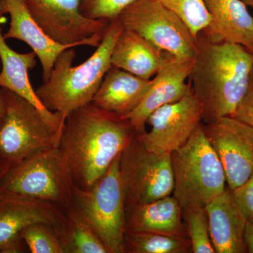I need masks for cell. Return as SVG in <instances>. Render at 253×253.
<instances>
[{
	"label": "cell",
	"instance_id": "obj_14",
	"mask_svg": "<svg viewBox=\"0 0 253 253\" xmlns=\"http://www.w3.org/2000/svg\"><path fill=\"white\" fill-rule=\"evenodd\" d=\"M194 59L172 58L151 79L149 90L135 109L123 117L136 134L146 131V125L156 110L182 99L191 87L189 81Z\"/></svg>",
	"mask_w": 253,
	"mask_h": 253
},
{
	"label": "cell",
	"instance_id": "obj_7",
	"mask_svg": "<svg viewBox=\"0 0 253 253\" xmlns=\"http://www.w3.org/2000/svg\"><path fill=\"white\" fill-rule=\"evenodd\" d=\"M1 91L0 160L13 166L37 153L58 148L59 135L38 108L22 96Z\"/></svg>",
	"mask_w": 253,
	"mask_h": 253
},
{
	"label": "cell",
	"instance_id": "obj_32",
	"mask_svg": "<svg viewBox=\"0 0 253 253\" xmlns=\"http://www.w3.org/2000/svg\"><path fill=\"white\" fill-rule=\"evenodd\" d=\"M248 7L251 8L253 11V0H241Z\"/></svg>",
	"mask_w": 253,
	"mask_h": 253
},
{
	"label": "cell",
	"instance_id": "obj_4",
	"mask_svg": "<svg viewBox=\"0 0 253 253\" xmlns=\"http://www.w3.org/2000/svg\"><path fill=\"white\" fill-rule=\"evenodd\" d=\"M173 194L182 211L205 208L226 190L224 168L200 125L184 146L171 154Z\"/></svg>",
	"mask_w": 253,
	"mask_h": 253
},
{
	"label": "cell",
	"instance_id": "obj_13",
	"mask_svg": "<svg viewBox=\"0 0 253 253\" xmlns=\"http://www.w3.org/2000/svg\"><path fill=\"white\" fill-rule=\"evenodd\" d=\"M66 211L45 201L3 194L0 199V253H24L21 231L42 223L59 231L64 225Z\"/></svg>",
	"mask_w": 253,
	"mask_h": 253
},
{
	"label": "cell",
	"instance_id": "obj_9",
	"mask_svg": "<svg viewBox=\"0 0 253 253\" xmlns=\"http://www.w3.org/2000/svg\"><path fill=\"white\" fill-rule=\"evenodd\" d=\"M123 28L136 32L178 59H194L197 40L185 23L157 0H134L118 15Z\"/></svg>",
	"mask_w": 253,
	"mask_h": 253
},
{
	"label": "cell",
	"instance_id": "obj_19",
	"mask_svg": "<svg viewBox=\"0 0 253 253\" xmlns=\"http://www.w3.org/2000/svg\"><path fill=\"white\" fill-rule=\"evenodd\" d=\"M172 58L136 32L123 28L113 46L111 63L114 67L150 80Z\"/></svg>",
	"mask_w": 253,
	"mask_h": 253
},
{
	"label": "cell",
	"instance_id": "obj_1",
	"mask_svg": "<svg viewBox=\"0 0 253 253\" xmlns=\"http://www.w3.org/2000/svg\"><path fill=\"white\" fill-rule=\"evenodd\" d=\"M134 133L126 120L92 103L70 113L61 129L58 149L69 166L75 186L92 187Z\"/></svg>",
	"mask_w": 253,
	"mask_h": 253
},
{
	"label": "cell",
	"instance_id": "obj_15",
	"mask_svg": "<svg viewBox=\"0 0 253 253\" xmlns=\"http://www.w3.org/2000/svg\"><path fill=\"white\" fill-rule=\"evenodd\" d=\"M5 14L11 21L4 38L24 42L39 59L42 67L43 83L49 81L55 61L64 50L76 46L56 42L46 36L34 21L24 0H0Z\"/></svg>",
	"mask_w": 253,
	"mask_h": 253
},
{
	"label": "cell",
	"instance_id": "obj_28",
	"mask_svg": "<svg viewBox=\"0 0 253 253\" xmlns=\"http://www.w3.org/2000/svg\"><path fill=\"white\" fill-rule=\"evenodd\" d=\"M233 198L246 220L253 219V173L244 184L231 190Z\"/></svg>",
	"mask_w": 253,
	"mask_h": 253
},
{
	"label": "cell",
	"instance_id": "obj_23",
	"mask_svg": "<svg viewBox=\"0 0 253 253\" xmlns=\"http://www.w3.org/2000/svg\"><path fill=\"white\" fill-rule=\"evenodd\" d=\"M125 251L129 253H187L191 252L188 237L152 232L126 233Z\"/></svg>",
	"mask_w": 253,
	"mask_h": 253
},
{
	"label": "cell",
	"instance_id": "obj_10",
	"mask_svg": "<svg viewBox=\"0 0 253 253\" xmlns=\"http://www.w3.org/2000/svg\"><path fill=\"white\" fill-rule=\"evenodd\" d=\"M32 18L51 40L62 44L97 47L110 21L82 14L80 0H24Z\"/></svg>",
	"mask_w": 253,
	"mask_h": 253
},
{
	"label": "cell",
	"instance_id": "obj_5",
	"mask_svg": "<svg viewBox=\"0 0 253 253\" xmlns=\"http://www.w3.org/2000/svg\"><path fill=\"white\" fill-rule=\"evenodd\" d=\"M121 155L90 189L75 186L70 207L99 236L109 253H126V211L120 172Z\"/></svg>",
	"mask_w": 253,
	"mask_h": 253
},
{
	"label": "cell",
	"instance_id": "obj_8",
	"mask_svg": "<svg viewBox=\"0 0 253 253\" xmlns=\"http://www.w3.org/2000/svg\"><path fill=\"white\" fill-rule=\"evenodd\" d=\"M120 172L126 210L173 193L171 154H158L146 149L136 133L121 153Z\"/></svg>",
	"mask_w": 253,
	"mask_h": 253
},
{
	"label": "cell",
	"instance_id": "obj_16",
	"mask_svg": "<svg viewBox=\"0 0 253 253\" xmlns=\"http://www.w3.org/2000/svg\"><path fill=\"white\" fill-rule=\"evenodd\" d=\"M4 14L0 5V88L9 89L34 105L57 130L60 137L63 127L61 119L43 106L30 83L28 71L36 66V54L33 51L26 54L16 52L6 44L1 28V18Z\"/></svg>",
	"mask_w": 253,
	"mask_h": 253
},
{
	"label": "cell",
	"instance_id": "obj_29",
	"mask_svg": "<svg viewBox=\"0 0 253 253\" xmlns=\"http://www.w3.org/2000/svg\"><path fill=\"white\" fill-rule=\"evenodd\" d=\"M231 117L235 118L253 127V69L247 90Z\"/></svg>",
	"mask_w": 253,
	"mask_h": 253
},
{
	"label": "cell",
	"instance_id": "obj_6",
	"mask_svg": "<svg viewBox=\"0 0 253 253\" xmlns=\"http://www.w3.org/2000/svg\"><path fill=\"white\" fill-rule=\"evenodd\" d=\"M75 184L67 162L58 148L32 155L11 166L1 181V193L45 201L67 211Z\"/></svg>",
	"mask_w": 253,
	"mask_h": 253
},
{
	"label": "cell",
	"instance_id": "obj_25",
	"mask_svg": "<svg viewBox=\"0 0 253 253\" xmlns=\"http://www.w3.org/2000/svg\"><path fill=\"white\" fill-rule=\"evenodd\" d=\"M186 23L193 36L198 37L211 22L204 0H157Z\"/></svg>",
	"mask_w": 253,
	"mask_h": 253
},
{
	"label": "cell",
	"instance_id": "obj_18",
	"mask_svg": "<svg viewBox=\"0 0 253 253\" xmlns=\"http://www.w3.org/2000/svg\"><path fill=\"white\" fill-rule=\"evenodd\" d=\"M211 22L202 32L212 42H228L253 53V16L241 0H204Z\"/></svg>",
	"mask_w": 253,
	"mask_h": 253
},
{
	"label": "cell",
	"instance_id": "obj_31",
	"mask_svg": "<svg viewBox=\"0 0 253 253\" xmlns=\"http://www.w3.org/2000/svg\"><path fill=\"white\" fill-rule=\"evenodd\" d=\"M11 167V166L8 164L7 163L0 160V185H1V181L2 180L5 174L7 172V171L9 170V168ZM2 196V193H1V189H0V199H1Z\"/></svg>",
	"mask_w": 253,
	"mask_h": 253
},
{
	"label": "cell",
	"instance_id": "obj_21",
	"mask_svg": "<svg viewBox=\"0 0 253 253\" xmlns=\"http://www.w3.org/2000/svg\"><path fill=\"white\" fill-rule=\"evenodd\" d=\"M126 233L152 232L188 237L179 201L168 196L139 206L126 208Z\"/></svg>",
	"mask_w": 253,
	"mask_h": 253
},
{
	"label": "cell",
	"instance_id": "obj_3",
	"mask_svg": "<svg viewBox=\"0 0 253 253\" xmlns=\"http://www.w3.org/2000/svg\"><path fill=\"white\" fill-rule=\"evenodd\" d=\"M123 30L119 18L110 21L94 54L79 66H72L76 58L73 48L64 50L55 61L49 81L36 89L42 104L58 115L63 126L70 113L92 101L105 75L111 67L113 46Z\"/></svg>",
	"mask_w": 253,
	"mask_h": 253
},
{
	"label": "cell",
	"instance_id": "obj_30",
	"mask_svg": "<svg viewBox=\"0 0 253 253\" xmlns=\"http://www.w3.org/2000/svg\"><path fill=\"white\" fill-rule=\"evenodd\" d=\"M245 241L247 246L248 253H253V219L246 222Z\"/></svg>",
	"mask_w": 253,
	"mask_h": 253
},
{
	"label": "cell",
	"instance_id": "obj_24",
	"mask_svg": "<svg viewBox=\"0 0 253 253\" xmlns=\"http://www.w3.org/2000/svg\"><path fill=\"white\" fill-rule=\"evenodd\" d=\"M186 234L194 253H216L211 241L206 208H190L183 211Z\"/></svg>",
	"mask_w": 253,
	"mask_h": 253
},
{
	"label": "cell",
	"instance_id": "obj_22",
	"mask_svg": "<svg viewBox=\"0 0 253 253\" xmlns=\"http://www.w3.org/2000/svg\"><path fill=\"white\" fill-rule=\"evenodd\" d=\"M59 237L64 253H109L99 236L71 208Z\"/></svg>",
	"mask_w": 253,
	"mask_h": 253
},
{
	"label": "cell",
	"instance_id": "obj_12",
	"mask_svg": "<svg viewBox=\"0 0 253 253\" xmlns=\"http://www.w3.org/2000/svg\"><path fill=\"white\" fill-rule=\"evenodd\" d=\"M202 126L224 168L229 189H236L253 173V126L231 116Z\"/></svg>",
	"mask_w": 253,
	"mask_h": 253
},
{
	"label": "cell",
	"instance_id": "obj_33",
	"mask_svg": "<svg viewBox=\"0 0 253 253\" xmlns=\"http://www.w3.org/2000/svg\"><path fill=\"white\" fill-rule=\"evenodd\" d=\"M0 68H1V62H0ZM1 104H2V101H1V91H0V112H1Z\"/></svg>",
	"mask_w": 253,
	"mask_h": 253
},
{
	"label": "cell",
	"instance_id": "obj_20",
	"mask_svg": "<svg viewBox=\"0 0 253 253\" xmlns=\"http://www.w3.org/2000/svg\"><path fill=\"white\" fill-rule=\"evenodd\" d=\"M151 79L138 77L111 66L93 98V104L123 118L140 104Z\"/></svg>",
	"mask_w": 253,
	"mask_h": 253
},
{
	"label": "cell",
	"instance_id": "obj_2",
	"mask_svg": "<svg viewBox=\"0 0 253 253\" xmlns=\"http://www.w3.org/2000/svg\"><path fill=\"white\" fill-rule=\"evenodd\" d=\"M197 45L189 81L204 121L232 116L249 86L253 53L240 44L209 41L202 33Z\"/></svg>",
	"mask_w": 253,
	"mask_h": 253
},
{
	"label": "cell",
	"instance_id": "obj_17",
	"mask_svg": "<svg viewBox=\"0 0 253 253\" xmlns=\"http://www.w3.org/2000/svg\"><path fill=\"white\" fill-rule=\"evenodd\" d=\"M207 212L211 241L216 253H246V220L231 191L226 189L205 207Z\"/></svg>",
	"mask_w": 253,
	"mask_h": 253
},
{
	"label": "cell",
	"instance_id": "obj_26",
	"mask_svg": "<svg viewBox=\"0 0 253 253\" xmlns=\"http://www.w3.org/2000/svg\"><path fill=\"white\" fill-rule=\"evenodd\" d=\"M20 235L32 253H64L59 230L54 226L42 223L32 224Z\"/></svg>",
	"mask_w": 253,
	"mask_h": 253
},
{
	"label": "cell",
	"instance_id": "obj_11",
	"mask_svg": "<svg viewBox=\"0 0 253 253\" xmlns=\"http://www.w3.org/2000/svg\"><path fill=\"white\" fill-rule=\"evenodd\" d=\"M203 120L204 109L190 87L182 99L151 115L147 121L151 126L149 132L136 134L151 152L171 154L187 142Z\"/></svg>",
	"mask_w": 253,
	"mask_h": 253
},
{
	"label": "cell",
	"instance_id": "obj_27",
	"mask_svg": "<svg viewBox=\"0 0 253 253\" xmlns=\"http://www.w3.org/2000/svg\"><path fill=\"white\" fill-rule=\"evenodd\" d=\"M134 0H80L82 14L93 19L111 21Z\"/></svg>",
	"mask_w": 253,
	"mask_h": 253
}]
</instances>
